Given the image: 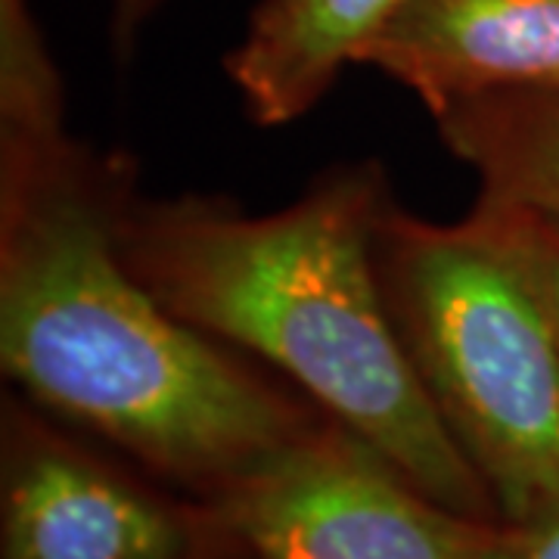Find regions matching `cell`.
<instances>
[{"mask_svg":"<svg viewBox=\"0 0 559 559\" xmlns=\"http://www.w3.org/2000/svg\"><path fill=\"white\" fill-rule=\"evenodd\" d=\"M131 187L128 162L69 134L0 150V364L35 407L209 503L326 414L131 274Z\"/></svg>","mask_w":559,"mask_h":559,"instance_id":"6da1fadb","label":"cell"},{"mask_svg":"<svg viewBox=\"0 0 559 559\" xmlns=\"http://www.w3.org/2000/svg\"><path fill=\"white\" fill-rule=\"evenodd\" d=\"M392 202L377 162L330 168L299 200L261 215L224 197L153 200L131 187L116 240L171 314L264 364L439 503L503 522L385 308L377 234Z\"/></svg>","mask_w":559,"mask_h":559,"instance_id":"7a4b0ae2","label":"cell"},{"mask_svg":"<svg viewBox=\"0 0 559 559\" xmlns=\"http://www.w3.org/2000/svg\"><path fill=\"white\" fill-rule=\"evenodd\" d=\"M382 296L423 392L503 522L559 500V348L538 286L479 209L457 224L389 205Z\"/></svg>","mask_w":559,"mask_h":559,"instance_id":"3957f363","label":"cell"},{"mask_svg":"<svg viewBox=\"0 0 559 559\" xmlns=\"http://www.w3.org/2000/svg\"><path fill=\"white\" fill-rule=\"evenodd\" d=\"M200 507L246 559H495L503 528L439 503L330 417Z\"/></svg>","mask_w":559,"mask_h":559,"instance_id":"277c9868","label":"cell"},{"mask_svg":"<svg viewBox=\"0 0 559 559\" xmlns=\"http://www.w3.org/2000/svg\"><path fill=\"white\" fill-rule=\"evenodd\" d=\"M209 540L200 503L180 507L7 404L0 559H193Z\"/></svg>","mask_w":559,"mask_h":559,"instance_id":"5b68a950","label":"cell"},{"mask_svg":"<svg viewBox=\"0 0 559 559\" xmlns=\"http://www.w3.org/2000/svg\"><path fill=\"white\" fill-rule=\"evenodd\" d=\"M429 116L522 91H559V0H404L360 50Z\"/></svg>","mask_w":559,"mask_h":559,"instance_id":"8992f818","label":"cell"},{"mask_svg":"<svg viewBox=\"0 0 559 559\" xmlns=\"http://www.w3.org/2000/svg\"><path fill=\"white\" fill-rule=\"evenodd\" d=\"M404 0H259L227 79L261 128L308 116Z\"/></svg>","mask_w":559,"mask_h":559,"instance_id":"52a82bcc","label":"cell"},{"mask_svg":"<svg viewBox=\"0 0 559 559\" xmlns=\"http://www.w3.org/2000/svg\"><path fill=\"white\" fill-rule=\"evenodd\" d=\"M441 143L488 200L559 218V91L491 94L432 116Z\"/></svg>","mask_w":559,"mask_h":559,"instance_id":"ba28073f","label":"cell"},{"mask_svg":"<svg viewBox=\"0 0 559 559\" xmlns=\"http://www.w3.org/2000/svg\"><path fill=\"white\" fill-rule=\"evenodd\" d=\"M66 100L32 0H0V150L66 138Z\"/></svg>","mask_w":559,"mask_h":559,"instance_id":"9c48e42d","label":"cell"},{"mask_svg":"<svg viewBox=\"0 0 559 559\" xmlns=\"http://www.w3.org/2000/svg\"><path fill=\"white\" fill-rule=\"evenodd\" d=\"M476 209L495 227L500 240L513 249V255L538 286L559 348V218L488 197H479Z\"/></svg>","mask_w":559,"mask_h":559,"instance_id":"30bf717a","label":"cell"},{"mask_svg":"<svg viewBox=\"0 0 559 559\" xmlns=\"http://www.w3.org/2000/svg\"><path fill=\"white\" fill-rule=\"evenodd\" d=\"M495 559H559V500L528 520L503 522Z\"/></svg>","mask_w":559,"mask_h":559,"instance_id":"8fae6325","label":"cell"},{"mask_svg":"<svg viewBox=\"0 0 559 559\" xmlns=\"http://www.w3.org/2000/svg\"><path fill=\"white\" fill-rule=\"evenodd\" d=\"M165 0H112V16H109V35L116 57L128 60L138 47L143 28L162 10Z\"/></svg>","mask_w":559,"mask_h":559,"instance_id":"7c38bea8","label":"cell"},{"mask_svg":"<svg viewBox=\"0 0 559 559\" xmlns=\"http://www.w3.org/2000/svg\"><path fill=\"white\" fill-rule=\"evenodd\" d=\"M209 528H212V525H209ZM193 559H246V557H242L237 547H230L227 540L218 538V535L212 532V540H209V544H205Z\"/></svg>","mask_w":559,"mask_h":559,"instance_id":"4fadbf2b","label":"cell"}]
</instances>
